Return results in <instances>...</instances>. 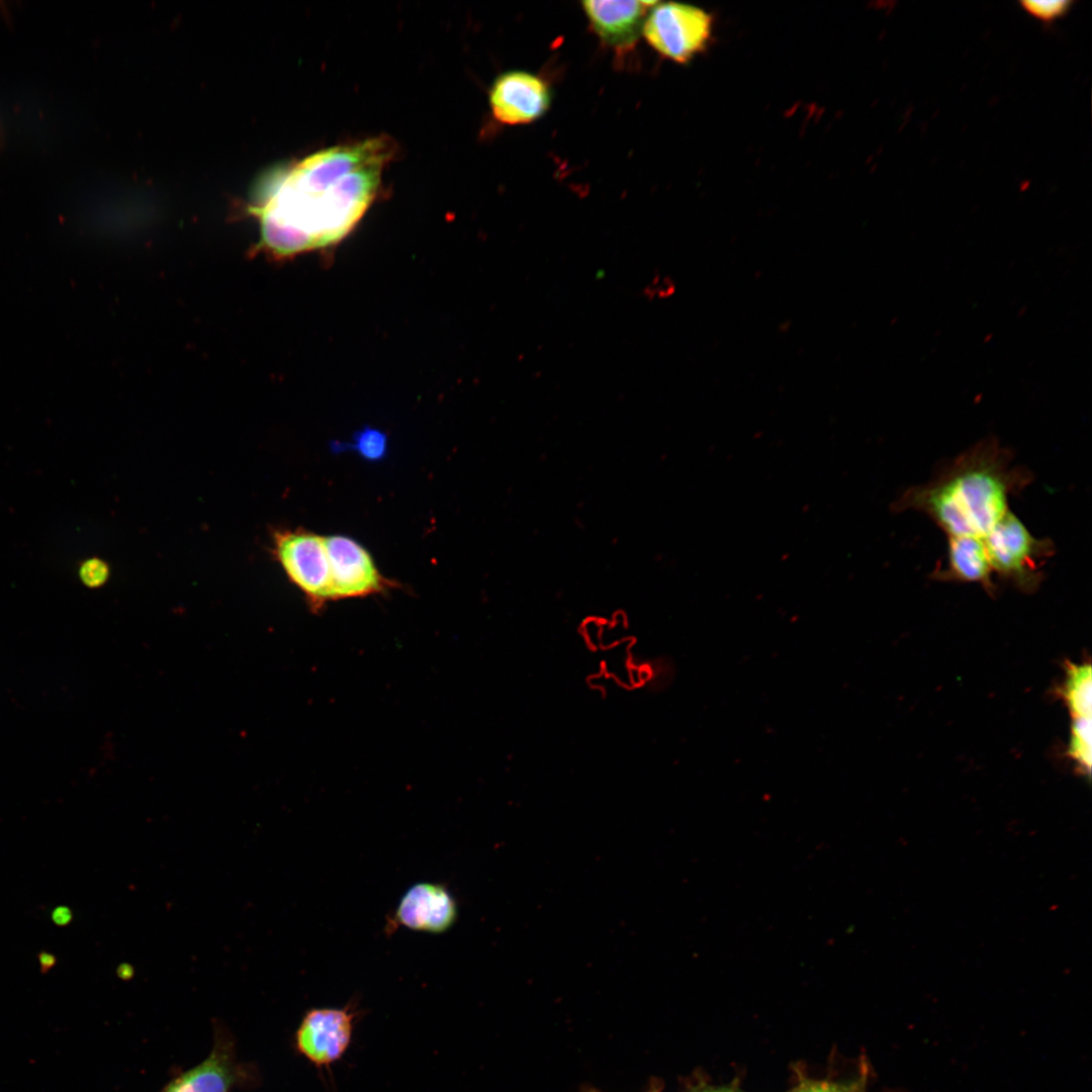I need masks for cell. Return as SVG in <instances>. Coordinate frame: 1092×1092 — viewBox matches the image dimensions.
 I'll return each mask as SVG.
<instances>
[{
	"label": "cell",
	"mask_w": 1092,
	"mask_h": 1092,
	"mask_svg": "<svg viewBox=\"0 0 1092 1092\" xmlns=\"http://www.w3.org/2000/svg\"><path fill=\"white\" fill-rule=\"evenodd\" d=\"M396 153L386 135L318 151L286 171L256 208L261 242L281 256L338 243L378 194Z\"/></svg>",
	"instance_id": "6da1fadb"
},
{
	"label": "cell",
	"mask_w": 1092,
	"mask_h": 1092,
	"mask_svg": "<svg viewBox=\"0 0 1092 1092\" xmlns=\"http://www.w3.org/2000/svg\"><path fill=\"white\" fill-rule=\"evenodd\" d=\"M1033 476L1013 464L1011 451L994 437L965 450L927 482L908 487L893 511L929 517L946 537H984L1009 511L1008 500Z\"/></svg>",
	"instance_id": "7a4b0ae2"
},
{
	"label": "cell",
	"mask_w": 1092,
	"mask_h": 1092,
	"mask_svg": "<svg viewBox=\"0 0 1092 1092\" xmlns=\"http://www.w3.org/2000/svg\"><path fill=\"white\" fill-rule=\"evenodd\" d=\"M994 574L1031 594L1043 581V565L1055 553L1050 539L1034 537L1010 510L983 537Z\"/></svg>",
	"instance_id": "3957f363"
},
{
	"label": "cell",
	"mask_w": 1092,
	"mask_h": 1092,
	"mask_svg": "<svg viewBox=\"0 0 1092 1092\" xmlns=\"http://www.w3.org/2000/svg\"><path fill=\"white\" fill-rule=\"evenodd\" d=\"M270 552L310 610L316 613L330 602L331 571L324 536L301 528L276 529Z\"/></svg>",
	"instance_id": "277c9868"
},
{
	"label": "cell",
	"mask_w": 1092,
	"mask_h": 1092,
	"mask_svg": "<svg viewBox=\"0 0 1092 1092\" xmlns=\"http://www.w3.org/2000/svg\"><path fill=\"white\" fill-rule=\"evenodd\" d=\"M362 1010L358 1002L342 1007L307 1009L296 1028L293 1045L316 1070L332 1075V1067L348 1052Z\"/></svg>",
	"instance_id": "5b68a950"
},
{
	"label": "cell",
	"mask_w": 1092,
	"mask_h": 1092,
	"mask_svg": "<svg viewBox=\"0 0 1092 1092\" xmlns=\"http://www.w3.org/2000/svg\"><path fill=\"white\" fill-rule=\"evenodd\" d=\"M712 20L704 10L688 4L657 3L645 17L642 33L661 56L687 63L706 47Z\"/></svg>",
	"instance_id": "8992f818"
},
{
	"label": "cell",
	"mask_w": 1092,
	"mask_h": 1092,
	"mask_svg": "<svg viewBox=\"0 0 1092 1092\" xmlns=\"http://www.w3.org/2000/svg\"><path fill=\"white\" fill-rule=\"evenodd\" d=\"M325 540L331 571L330 602L377 595L395 586L356 540L344 535Z\"/></svg>",
	"instance_id": "52a82bcc"
},
{
	"label": "cell",
	"mask_w": 1092,
	"mask_h": 1092,
	"mask_svg": "<svg viewBox=\"0 0 1092 1092\" xmlns=\"http://www.w3.org/2000/svg\"><path fill=\"white\" fill-rule=\"evenodd\" d=\"M458 917L455 898L444 884L422 882L413 885L388 917L386 931L399 926L433 934L449 930Z\"/></svg>",
	"instance_id": "ba28073f"
},
{
	"label": "cell",
	"mask_w": 1092,
	"mask_h": 1092,
	"mask_svg": "<svg viewBox=\"0 0 1092 1092\" xmlns=\"http://www.w3.org/2000/svg\"><path fill=\"white\" fill-rule=\"evenodd\" d=\"M550 100L547 83L537 75L520 70L500 74L489 91L493 116L510 125L539 119L548 110Z\"/></svg>",
	"instance_id": "9c48e42d"
},
{
	"label": "cell",
	"mask_w": 1092,
	"mask_h": 1092,
	"mask_svg": "<svg viewBox=\"0 0 1092 1092\" xmlns=\"http://www.w3.org/2000/svg\"><path fill=\"white\" fill-rule=\"evenodd\" d=\"M214 1043L208 1057L194 1068L171 1080L161 1092H230L249 1076L239 1063L233 1036L222 1027L214 1028Z\"/></svg>",
	"instance_id": "30bf717a"
},
{
	"label": "cell",
	"mask_w": 1092,
	"mask_h": 1092,
	"mask_svg": "<svg viewBox=\"0 0 1092 1092\" xmlns=\"http://www.w3.org/2000/svg\"><path fill=\"white\" fill-rule=\"evenodd\" d=\"M654 1L588 0L581 2L593 30L615 49H630L642 32L647 10Z\"/></svg>",
	"instance_id": "8fae6325"
},
{
	"label": "cell",
	"mask_w": 1092,
	"mask_h": 1092,
	"mask_svg": "<svg viewBox=\"0 0 1092 1092\" xmlns=\"http://www.w3.org/2000/svg\"><path fill=\"white\" fill-rule=\"evenodd\" d=\"M993 569L983 537L949 536L943 564L936 566L930 577L939 581L980 584L990 596L997 592Z\"/></svg>",
	"instance_id": "7c38bea8"
},
{
	"label": "cell",
	"mask_w": 1092,
	"mask_h": 1092,
	"mask_svg": "<svg viewBox=\"0 0 1092 1092\" xmlns=\"http://www.w3.org/2000/svg\"><path fill=\"white\" fill-rule=\"evenodd\" d=\"M1073 720L1091 719L1092 671L1090 661L1064 662V677L1056 689Z\"/></svg>",
	"instance_id": "4fadbf2b"
},
{
	"label": "cell",
	"mask_w": 1092,
	"mask_h": 1092,
	"mask_svg": "<svg viewBox=\"0 0 1092 1092\" xmlns=\"http://www.w3.org/2000/svg\"><path fill=\"white\" fill-rule=\"evenodd\" d=\"M1091 719L1071 721L1067 756L1074 763L1078 774L1089 778L1091 775Z\"/></svg>",
	"instance_id": "5bb4252c"
},
{
	"label": "cell",
	"mask_w": 1092,
	"mask_h": 1092,
	"mask_svg": "<svg viewBox=\"0 0 1092 1092\" xmlns=\"http://www.w3.org/2000/svg\"><path fill=\"white\" fill-rule=\"evenodd\" d=\"M338 450H352L366 461H380L387 454V436L382 431L365 427L355 433L352 442L335 445Z\"/></svg>",
	"instance_id": "9a60e30c"
},
{
	"label": "cell",
	"mask_w": 1092,
	"mask_h": 1092,
	"mask_svg": "<svg viewBox=\"0 0 1092 1092\" xmlns=\"http://www.w3.org/2000/svg\"><path fill=\"white\" fill-rule=\"evenodd\" d=\"M1073 4L1074 1L1072 0H1023L1019 2V5L1027 14L1045 24L1067 15Z\"/></svg>",
	"instance_id": "2e32d148"
},
{
	"label": "cell",
	"mask_w": 1092,
	"mask_h": 1092,
	"mask_svg": "<svg viewBox=\"0 0 1092 1092\" xmlns=\"http://www.w3.org/2000/svg\"><path fill=\"white\" fill-rule=\"evenodd\" d=\"M81 582L89 588L104 585L110 576L108 563L99 557H90L81 562L78 568Z\"/></svg>",
	"instance_id": "e0dca14e"
},
{
	"label": "cell",
	"mask_w": 1092,
	"mask_h": 1092,
	"mask_svg": "<svg viewBox=\"0 0 1092 1092\" xmlns=\"http://www.w3.org/2000/svg\"><path fill=\"white\" fill-rule=\"evenodd\" d=\"M863 1086V1082H856L850 1085H840L828 1082H809L800 1086L794 1092H864Z\"/></svg>",
	"instance_id": "ac0fdd59"
},
{
	"label": "cell",
	"mask_w": 1092,
	"mask_h": 1092,
	"mask_svg": "<svg viewBox=\"0 0 1092 1092\" xmlns=\"http://www.w3.org/2000/svg\"><path fill=\"white\" fill-rule=\"evenodd\" d=\"M674 291L672 281L666 276H655L648 285L643 289V293L648 299L664 298L669 296Z\"/></svg>",
	"instance_id": "d6986e66"
},
{
	"label": "cell",
	"mask_w": 1092,
	"mask_h": 1092,
	"mask_svg": "<svg viewBox=\"0 0 1092 1092\" xmlns=\"http://www.w3.org/2000/svg\"><path fill=\"white\" fill-rule=\"evenodd\" d=\"M51 918L57 926H67L73 919V913L67 906L61 905L52 911Z\"/></svg>",
	"instance_id": "ffe728a7"
},
{
	"label": "cell",
	"mask_w": 1092,
	"mask_h": 1092,
	"mask_svg": "<svg viewBox=\"0 0 1092 1092\" xmlns=\"http://www.w3.org/2000/svg\"><path fill=\"white\" fill-rule=\"evenodd\" d=\"M37 960L40 966V972L42 974L48 973L57 965V958L52 952L41 950L37 953Z\"/></svg>",
	"instance_id": "44dd1931"
},
{
	"label": "cell",
	"mask_w": 1092,
	"mask_h": 1092,
	"mask_svg": "<svg viewBox=\"0 0 1092 1092\" xmlns=\"http://www.w3.org/2000/svg\"><path fill=\"white\" fill-rule=\"evenodd\" d=\"M117 975L121 979H129L133 975V968L128 964H120L117 968Z\"/></svg>",
	"instance_id": "7402d4cb"
},
{
	"label": "cell",
	"mask_w": 1092,
	"mask_h": 1092,
	"mask_svg": "<svg viewBox=\"0 0 1092 1092\" xmlns=\"http://www.w3.org/2000/svg\"><path fill=\"white\" fill-rule=\"evenodd\" d=\"M700 1092H741V1091H737L736 1089H732V1088L722 1087V1088L705 1089V1090L700 1091Z\"/></svg>",
	"instance_id": "603a6c76"
}]
</instances>
